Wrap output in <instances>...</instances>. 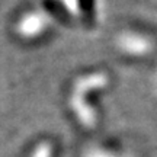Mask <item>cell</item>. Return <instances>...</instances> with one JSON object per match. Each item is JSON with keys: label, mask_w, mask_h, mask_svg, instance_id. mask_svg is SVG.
I'll return each instance as SVG.
<instances>
[{"label": "cell", "mask_w": 157, "mask_h": 157, "mask_svg": "<svg viewBox=\"0 0 157 157\" xmlns=\"http://www.w3.org/2000/svg\"><path fill=\"white\" fill-rule=\"evenodd\" d=\"M118 47L119 50L132 57H144L148 56L153 50V42L150 38H147L141 34H122L118 38Z\"/></svg>", "instance_id": "1"}, {"label": "cell", "mask_w": 157, "mask_h": 157, "mask_svg": "<svg viewBox=\"0 0 157 157\" xmlns=\"http://www.w3.org/2000/svg\"><path fill=\"white\" fill-rule=\"evenodd\" d=\"M84 157H121L115 154L112 151H108V150H102V148H93V150H90L89 153H86V156Z\"/></svg>", "instance_id": "3"}, {"label": "cell", "mask_w": 157, "mask_h": 157, "mask_svg": "<svg viewBox=\"0 0 157 157\" xmlns=\"http://www.w3.org/2000/svg\"><path fill=\"white\" fill-rule=\"evenodd\" d=\"M51 154V147L48 144H41L34 153V157H50Z\"/></svg>", "instance_id": "4"}, {"label": "cell", "mask_w": 157, "mask_h": 157, "mask_svg": "<svg viewBox=\"0 0 157 157\" xmlns=\"http://www.w3.org/2000/svg\"><path fill=\"white\" fill-rule=\"evenodd\" d=\"M45 28V19L42 15L31 13L23 17L19 23V32L23 36H35L39 32H42Z\"/></svg>", "instance_id": "2"}]
</instances>
